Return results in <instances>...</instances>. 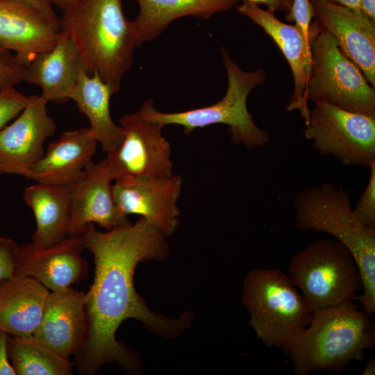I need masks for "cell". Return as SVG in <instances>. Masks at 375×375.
Listing matches in <instances>:
<instances>
[{"label":"cell","mask_w":375,"mask_h":375,"mask_svg":"<svg viewBox=\"0 0 375 375\" xmlns=\"http://www.w3.org/2000/svg\"><path fill=\"white\" fill-rule=\"evenodd\" d=\"M221 54L226 71L228 86L224 96L208 106L176 112L157 110L153 101H145L138 110L142 116L162 127L176 124L183 128L188 135L195 129L213 124L228 126V132L233 144H244L249 149L263 147L269 140L267 131L260 128L253 122L247 106L251 91L265 82V72L258 69L245 72L231 58L227 51L221 48Z\"/></svg>","instance_id":"5b68a950"},{"label":"cell","mask_w":375,"mask_h":375,"mask_svg":"<svg viewBox=\"0 0 375 375\" xmlns=\"http://www.w3.org/2000/svg\"><path fill=\"white\" fill-rule=\"evenodd\" d=\"M86 300V293L71 287L49 292L33 338L65 358L76 355L87 332Z\"/></svg>","instance_id":"2e32d148"},{"label":"cell","mask_w":375,"mask_h":375,"mask_svg":"<svg viewBox=\"0 0 375 375\" xmlns=\"http://www.w3.org/2000/svg\"><path fill=\"white\" fill-rule=\"evenodd\" d=\"M31 97L25 96L14 87L0 90V131L22 112Z\"/></svg>","instance_id":"4316f807"},{"label":"cell","mask_w":375,"mask_h":375,"mask_svg":"<svg viewBox=\"0 0 375 375\" xmlns=\"http://www.w3.org/2000/svg\"><path fill=\"white\" fill-rule=\"evenodd\" d=\"M62 33L26 0H0V48L19 62L53 48Z\"/></svg>","instance_id":"ac0fdd59"},{"label":"cell","mask_w":375,"mask_h":375,"mask_svg":"<svg viewBox=\"0 0 375 375\" xmlns=\"http://www.w3.org/2000/svg\"><path fill=\"white\" fill-rule=\"evenodd\" d=\"M17 246L12 238L0 237V281L14 276Z\"/></svg>","instance_id":"f546056e"},{"label":"cell","mask_w":375,"mask_h":375,"mask_svg":"<svg viewBox=\"0 0 375 375\" xmlns=\"http://www.w3.org/2000/svg\"><path fill=\"white\" fill-rule=\"evenodd\" d=\"M85 249L83 235H68L45 249L23 243L16 251L14 276L33 278L51 292L67 288L88 275Z\"/></svg>","instance_id":"7c38bea8"},{"label":"cell","mask_w":375,"mask_h":375,"mask_svg":"<svg viewBox=\"0 0 375 375\" xmlns=\"http://www.w3.org/2000/svg\"><path fill=\"white\" fill-rule=\"evenodd\" d=\"M9 360L16 375H70L73 362L33 338L9 335L7 342Z\"/></svg>","instance_id":"d4e9b609"},{"label":"cell","mask_w":375,"mask_h":375,"mask_svg":"<svg viewBox=\"0 0 375 375\" xmlns=\"http://www.w3.org/2000/svg\"><path fill=\"white\" fill-rule=\"evenodd\" d=\"M49 290L31 277L0 281V330L10 335H33L42 319Z\"/></svg>","instance_id":"44dd1931"},{"label":"cell","mask_w":375,"mask_h":375,"mask_svg":"<svg viewBox=\"0 0 375 375\" xmlns=\"http://www.w3.org/2000/svg\"><path fill=\"white\" fill-rule=\"evenodd\" d=\"M360 10L365 16L375 22V0H360Z\"/></svg>","instance_id":"836d02e7"},{"label":"cell","mask_w":375,"mask_h":375,"mask_svg":"<svg viewBox=\"0 0 375 375\" xmlns=\"http://www.w3.org/2000/svg\"><path fill=\"white\" fill-rule=\"evenodd\" d=\"M115 181L113 199L124 215H140L166 236L176 231L180 216L177 203L183 185L180 175L127 176Z\"/></svg>","instance_id":"8fae6325"},{"label":"cell","mask_w":375,"mask_h":375,"mask_svg":"<svg viewBox=\"0 0 375 375\" xmlns=\"http://www.w3.org/2000/svg\"><path fill=\"white\" fill-rule=\"evenodd\" d=\"M348 190L326 182L295 194L297 226L302 231L326 233L343 244L354 258L363 292L355 300L372 316L375 312V229L361 224L351 208Z\"/></svg>","instance_id":"277c9868"},{"label":"cell","mask_w":375,"mask_h":375,"mask_svg":"<svg viewBox=\"0 0 375 375\" xmlns=\"http://www.w3.org/2000/svg\"><path fill=\"white\" fill-rule=\"evenodd\" d=\"M362 374L363 375H374L375 374L374 358H372L366 362V365H365Z\"/></svg>","instance_id":"8d00e7d4"},{"label":"cell","mask_w":375,"mask_h":375,"mask_svg":"<svg viewBox=\"0 0 375 375\" xmlns=\"http://www.w3.org/2000/svg\"><path fill=\"white\" fill-rule=\"evenodd\" d=\"M140 11L131 21L135 47L160 35L173 21L192 16L208 19L227 11L240 0H136Z\"/></svg>","instance_id":"603a6c76"},{"label":"cell","mask_w":375,"mask_h":375,"mask_svg":"<svg viewBox=\"0 0 375 375\" xmlns=\"http://www.w3.org/2000/svg\"><path fill=\"white\" fill-rule=\"evenodd\" d=\"M51 5H54L61 10L66 9L76 2V0H48Z\"/></svg>","instance_id":"d590c367"},{"label":"cell","mask_w":375,"mask_h":375,"mask_svg":"<svg viewBox=\"0 0 375 375\" xmlns=\"http://www.w3.org/2000/svg\"><path fill=\"white\" fill-rule=\"evenodd\" d=\"M97 144L90 127L63 132L48 146L26 178L39 183L69 186L92 162Z\"/></svg>","instance_id":"ffe728a7"},{"label":"cell","mask_w":375,"mask_h":375,"mask_svg":"<svg viewBox=\"0 0 375 375\" xmlns=\"http://www.w3.org/2000/svg\"><path fill=\"white\" fill-rule=\"evenodd\" d=\"M374 344L370 316L348 301L312 312L309 324L283 352L292 362L294 374L306 375L319 369L338 372L351 361L362 359L364 350Z\"/></svg>","instance_id":"3957f363"},{"label":"cell","mask_w":375,"mask_h":375,"mask_svg":"<svg viewBox=\"0 0 375 375\" xmlns=\"http://www.w3.org/2000/svg\"><path fill=\"white\" fill-rule=\"evenodd\" d=\"M237 10L261 27L276 44L291 69L294 90L287 106V111L298 110L305 124L308 122L310 108L307 89L311 68V51L294 25L280 21L269 9L249 2L237 7Z\"/></svg>","instance_id":"e0dca14e"},{"label":"cell","mask_w":375,"mask_h":375,"mask_svg":"<svg viewBox=\"0 0 375 375\" xmlns=\"http://www.w3.org/2000/svg\"><path fill=\"white\" fill-rule=\"evenodd\" d=\"M311 68L307 99L375 116V90L328 33L310 28Z\"/></svg>","instance_id":"ba28073f"},{"label":"cell","mask_w":375,"mask_h":375,"mask_svg":"<svg viewBox=\"0 0 375 375\" xmlns=\"http://www.w3.org/2000/svg\"><path fill=\"white\" fill-rule=\"evenodd\" d=\"M9 335L0 330V375H16L8 356L7 342Z\"/></svg>","instance_id":"4dcf8cb0"},{"label":"cell","mask_w":375,"mask_h":375,"mask_svg":"<svg viewBox=\"0 0 375 375\" xmlns=\"http://www.w3.org/2000/svg\"><path fill=\"white\" fill-rule=\"evenodd\" d=\"M47 101L41 96L31 100L18 117L0 131V172L26 177L44 156L45 140L54 135L56 126L49 115Z\"/></svg>","instance_id":"4fadbf2b"},{"label":"cell","mask_w":375,"mask_h":375,"mask_svg":"<svg viewBox=\"0 0 375 375\" xmlns=\"http://www.w3.org/2000/svg\"><path fill=\"white\" fill-rule=\"evenodd\" d=\"M369 168L370 174L367 185L352 211L361 224L375 229V162Z\"/></svg>","instance_id":"484cf974"},{"label":"cell","mask_w":375,"mask_h":375,"mask_svg":"<svg viewBox=\"0 0 375 375\" xmlns=\"http://www.w3.org/2000/svg\"><path fill=\"white\" fill-rule=\"evenodd\" d=\"M340 5L347 6L354 10H360V0H327Z\"/></svg>","instance_id":"e575fe53"},{"label":"cell","mask_w":375,"mask_h":375,"mask_svg":"<svg viewBox=\"0 0 375 375\" xmlns=\"http://www.w3.org/2000/svg\"><path fill=\"white\" fill-rule=\"evenodd\" d=\"M315 21L311 26L328 33L342 53L375 87V22L360 10L327 0H311Z\"/></svg>","instance_id":"5bb4252c"},{"label":"cell","mask_w":375,"mask_h":375,"mask_svg":"<svg viewBox=\"0 0 375 375\" xmlns=\"http://www.w3.org/2000/svg\"><path fill=\"white\" fill-rule=\"evenodd\" d=\"M1 174H1V172H0V175H1Z\"/></svg>","instance_id":"74e56055"},{"label":"cell","mask_w":375,"mask_h":375,"mask_svg":"<svg viewBox=\"0 0 375 375\" xmlns=\"http://www.w3.org/2000/svg\"><path fill=\"white\" fill-rule=\"evenodd\" d=\"M23 198L35 219L32 237L35 246L48 248L69 235L72 212L69 186L36 182L24 189Z\"/></svg>","instance_id":"7402d4cb"},{"label":"cell","mask_w":375,"mask_h":375,"mask_svg":"<svg viewBox=\"0 0 375 375\" xmlns=\"http://www.w3.org/2000/svg\"><path fill=\"white\" fill-rule=\"evenodd\" d=\"M112 94L110 88L97 74H89L83 64L81 65L69 99L75 101L80 112L87 117L91 131L106 153L116 149L124 138L121 126L111 117Z\"/></svg>","instance_id":"cb8c5ba5"},{"label":"cell","mask_w":375,"mask_h":375,"mask_svg":"<svg viewBox=\"0 0 375 375\" xmlns=\"http://www.w3.org/2000/svg\"><path fill=\"white\" fill-rule=\"evenodd\" d=\"M22 81L19 61L11 51L0 48V90L15 87Z\"/></svg>","instance_id":"f1b7e54d"},{"label":"cell","mask_w":375,"mask_h":375,"mask_svg":"<svg viewBox=\"0 0 375 375\" xmlns=\"http://www.w3.org/2000/svg\"><path fill=\"white\" fill-rule=\"evenodd\" d=\"M38 9L53 24L59 27V17L48 0H26Z\"/></svg>","instance_id":"1f68e13d"},{"label":"cell","mask_w":375,"mask_h":375,"mask_svg":"<svg viewBox=\"0 0 375 375\" xmlns=\"http://www.w3.org/2000/svg\"><path fill=\"white\" fill-rule=\"evenodd\" d=\"M288 272L312 312L353 301L362 290L358 265L338 240L319 239L292 258Z\"/></svg>","instance_id":"52a82bcc"},{"label":"cell","mask_w":375,"mask_h":375,"mask_svg":"<svg viewBox=\"0 0 375 375\" xmlns=\"http://www.w3.org/2000/svg\"><path fill=\"white\" fill-rule=\"evenodd\" d=\"M310 110L303 135L322 156L344 166L365 167L375 162V116L320 102Z\"/></svg>","instance_id":"9c48e42d"},{"label":"cell","mask_w":375,"mask_h":375,"mask_svg":"<svg viewBox=\"0 0 375 375\" xmlns=\"http://www.w3.org/2000/svg\"><path fill=\"white\" fill-rule=\"evenodd\" d=\"M112 181L105 158L98 162L92 161L69 186L72 203L69 235H82L90 223L106 231L131 224L114 201Z\"/></svg>","instance_id":"9a60e30c"},{"label":"cell","mask_w":375,"mask_h":375,"mask_svg":"<svg viewBox=\"0 0 375 375\" xmlns=\"http://www.w3.org/2000/svg\"><path fill=\"white\" fill-rule=\"evenodd\" d=\"M242 301L257 337L266 347L282 351L311 318L312 310L303 296L289 276L276 268L251 271L243 283Z\"/></svg>","instance_id":"8992f818"},{"label":"cell","mask_w":375,"mask_h":375,"mask_svg":"<svg viewBox=\"0 0 375 375\" xmlns=\"http://www.w3.org/2000/svg\"><path fill=\"white\" fill-rule=\"evenodd\" d=\"M242 1H249L258 5H264L267 9L273 12L281 11L288 12L291 8L292 0H242Z\"/></svg>","instance_id":"d6a6232c"},{"label":"cell","mask_w":375,"mask_h":375,"mask_svg":"<svg viewBox=\"0 0 375 375\" xmlns=\"http://www.w3.org/2000/svg\"><path fill=\"white\" fill-rule=\"evenodd\" d=\"M19 64L22 81L38 85L47 102L62 103L69 100L83 63L75 45L62 34L53 48Z\"/></svg>","instance_id":"d6986e66"},{"label":"cell","mask_w":375,"mask_h":375,"mask_svg":"<svg viewBox=\"0 0 375 375\" xmlns=\"http://www.w3.org/2000/svg\"><path fill=\"white\" fill-rule=\"evenodd\" d=\"M124 138L106 157L112 181L127 176L169 177L174 175L169 142L162 126L138 110L119 120Z\"/></svg>","instance_id":"30bf717a"},{"label":"cell","mask_w":375,"mask_h":375,"mask_svg":"<svg viewBox=\"0 0 375 375\" xmlns=\"http://www.w3.org/2000/svg\"><path fill=\"white\" fill-rule=\"evenodd\" d=\"M82 235L95 267L93 283L86 292L87 332L74 355V365L82 375H94L104 364L112 362L128 374H136L140 369L136 353L115 337L124 320L135 319L152 333L174 338L189 327L192 319L189 312L176 319L152 312L134 287L139 262L168 256L167 236L142 217L134 224L106 232L90 223Z\"/></svg>","instance_id":"6da1fadb"},{"label":"cell","mask_w":375,"mask_h":375,"mask_svg":"<svg viewBox=\"0 0 375 375\" xmlns=\"http://www.w3.org/2000/svg\"><path fill=\"white\" fill-rule=\"evenodd\" d=\"M59 28L76 47L87 72L117 92L135 47L122 0H76L62 10Z\"/></svg>","instance_id":"7a4b0ae2"},{"label":"cell","mask_w":375,"mask_h":375,"mask_svg":"<svg viewBox=\"0 0 375 375\" xmlns=\"http://www.w3.org/2000/svg\"><path fill=\"white\" fill-rule=\"evenodd\" d=\"M314 17L315 9L311 0H292L291 8L285 15L288 22L295 23L294 26L310 47V28Z\"/></svg>","instance_id":"83f0119b"}]
</instances>
